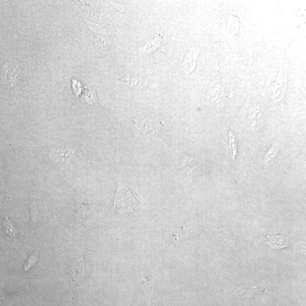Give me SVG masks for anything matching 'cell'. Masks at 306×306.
Here are the masks:
<instances>
[{
	"label": "cell",
	"mask_w": 306,
	"mask_h": 306,
	"mask_svg": "<svg viewBox=\"0 0 306 306\" xmlns=\"http://www.w3.org/2000/svg\"><path fill=\"white\" fill-rule=\"evenodd\" d=\"M146 205L138 199L133 189L128 185L122 177L118 179V188L115 197L113 210H136Z\"/></svg>",
	"instance_id": "obj_1"
},
{
	"label": "cell",
	"mask_w": 306,
	"mask_h": 306,
	"mask_svg": "<svg viewBox=\"0 0 306 306\" xmlns=\"http://www.w3.org/2000/svg\"><path fill=\"white\" fill-rule=\"evenodd\" d=\"M23 73V62L13 58H8L3 69V82L9 88H12L22 82Z\"/></svg>",
	"instance_id": "obj_2"
},
{
	"label": "cell",
	"mask_w": 306,
	"mask_h": 306,
	"mask_svg": "<svg viewBox=\"0 0 306 306\" xmlns=\"http://www.w3.org/2000/svg\"><path fill=\"white\" fill-rule=\"evenodd\" d=\"M137 127L145 136H157L162 135V126L150 120H142L136 123Z\"/></svg>",
	"instance_id": "obj_3"
},
{
	"label": "cell",
	"mask_w": 306,
	"mask_h": 306,
	"mask_svg": "<svg viewBox=\"0 0 306 306\" xmlns=\"http://www.w3.org/2000/svg\"><path fill=\"white\" fill-rule=\"evenodd\" d=\"M4 227L6 235L16 240L17 237V228L14 223L8 217H6L4 222Z\"/></svg>",
	"instance_id": "obj_4"
},
{
	"label": "cell",
	"mask_w": 306,
	"mask_h": 306,
	"mask_svg": "<svg viewBox=\"0 0 306 306\" xmlns=\"http://www.w3.org/2000/svg\"><path fill=\"white\" fill-rule=\"evenodd\" d=\"M39 254L37 252H35L32 255L30 256V258L25 265V271H28L29 269L34 266L38 262Z\"/></svg>",
	"instance_id": "obj_5"
}]
</instances>
